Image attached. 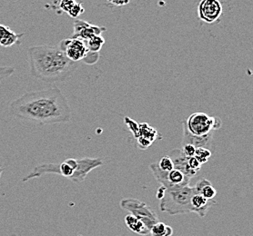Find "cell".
Listing matches in <instances>:
<instances>
[{
	"instance_id": "2e32d148",
	"label": "cell",
	"mask_w": 253,
	"mask_h": 236,
	"mask_svg": "<svg viewBox=\"0 0 253 236\" xmlns=\"http://www.w3.org/2000/svg\"><path fill=\"white\" fill-rule=\"evenodd\" d=\"M172 227L169 225H165L162 222H158L153 225L150 230V235L151 236H172Z\"/></svg>"
},
{
	"instance_id": "ba28073f",
	"label": "cell",
	"mask_w": 253,
	"mask_h": 236,
	"mask_svg": "<svg viewBox=\"0 0 253 236\" xmlns=\"http://www.w3.org/2000/svg\"><path fill=\"white\" fill-rule=\"evenodd\" d=\"M104 163L99 158L84 157L78 159V167L74 171L73 175L69 179L73 183H81L86 180V175L92 170L103 166Z\"/></svg>"
},
{
	"instance_id": "8992f818",
	"label": "cell",
	"mask_w": 253,
	"mask_h": 236,
	"mask_svg": "<svg viewBox=\"0 0 253 236\" xmlns=\"http://www.w3.org/2000/svg\"><path fill=\"white\" fill-rule=\"evenodd\" d=\"M58 47L61 51H63L67 58L76 63L82 61L88 53L86 41L74 37L60 41Z\"/></svg>"
},
{
	"instance_id": "f1b7e54d",
	"label": "cell",
	"mask_w": 253,
	"mask_h": 236,
	"mask_svg": "<svg viewBox=\"0 0 253 236\" xmlns=\"http://www.w3.org/2000/svg\"><path fill=\"white\" fill-rule=\"evenodd\" d=\"M107 1L110 4H113L114 6H125L129 2V0H107Z\"/></svg>"
},
{
	"instance_id": "83f0119b",
	"label": "cell",
	"mask_w": 253,
	"mask_h": 236,
	"mask_svg": "<svg viewBox=\"0 0 253 236\" xmlns=\"http://www.w3.org/2000/svg\"><path fill=\"white\" fill-rule=\"evenodd\" d=\"M10 29H11L10 28L6 27L5 25H0V42L4 39V37L6 36Z\"/></svg>"
},
{
	"instance_id": "5b68a950",
	"label": "cell",
	"mask_w": 253,
	"mask_h": 236,
	"mask_svg": "<svg viewBox=\"0 0 253 236\" xmlns=\"http://www.w3.org/2000/svg\"><path fill=\"white\" fill-rule=\"evenodd\" d=\"M120 204L123 210L140 220L149 230L156 223L160 222L155 212L144 202L134 198H125L121 200Z\"/></svg>"
},
{
	"instance_id": "603a6c76",
	"label": "cell",
	"mask_w": 253,
	"mask_h": 236,
	"mask_svg": "<svg viewBox=\"0 0 253 236\" xmlns=\"http://www.w3.org/2000/svg\"><path fill=\"white\" fill-rule=\"evenodd\" d=\"M99 53H93L88 51L86 54L85 58L82 60V62L86 64V65H95L99 60Z\"/></svg>"
},
{
	"instance_id": "484cf974",
	"label": "cell",
	"mask_w": 253,
	"mask_h": 236,
	"mask_svg": "<svg viewBox=\"0 0 253 236\" xmlns=\"http://www.w3.org/2000/svg\"><path fill=\"white\" fill-rule=\"evenodd\" d=\"M188 165L191 170H193L196 173H198L202 169V165L196 159L195 156L189 157L188 159Z\"/></svg>"
},
{
	"instance_id": "4fadbf2b",
	"label": "cell",
	"mask_w": 253,
	"mask_h": 236,
	"mask_svg": "<svg viewBox=\"0 0 253 236\" xmlns=\"http://www.w3.org/2000/svg\"><path fill=\"white\" fill-rule=\"evenodd\" d=\"M194 187L198 194L202 195L208 200H212L217 196V190L213 187L212 184L208 179H200Z\"/></svg>"
},
{
	"instance_id": "7a4b0ae2",
	"label": "cell",
	"mask_w": 253,
	"mask_h": 236,
	"mask_svg": "<svg viewBox=\"0 0 253 236\" xmlns=\"http://www.w3.org/2000/svg\"><path fill=\"white\" fill-rule=\"evenodd\" d=\"M27 54L30 75L46 83L53 84L66 81L79 67V63L71 61L57 46H30Z\"/></svg>"
},
{
	"instance_id": "44dd1931",
	"label": "cell",
	"mask_w": 253,
	"mask_h": 236,
	"mask_svg": "<svg viewBox=\"0 0 253 236\" xmlns=\"http://www.w3.org/2000/svg\"><path fill=\"white\" fill-rule=\"evenodd\" d=\"M160 169L164 172H170L174 169L173 163L169 156H163L160 161L158 162Z\"/></svg>"
},
{
	"instance_id": "9a60e30c",
	"label": "cell",
	"mask_w": 253,
	"mask_h": 236,
	"mask_svg": "<svg viewBox=\"0 0 253 236\" xmlns=\"http://www.w3.org/2000/svg\"><path fill=\"white\" fill-rule=\"evenodd\" d=\"M138 136L149 139L152 143L157 139L161 138V134H159L157 130H155L153 127H150V125H148L147 123L138 124V132L135 135V138H137Z\"/></svg>"
},
{
	"instance_id": "cb8c5ba5",
	"label": "cell",
	"mask_w": 253,
	"mask_h": 236,
	"mask_svg": "<svg viewBox=\"0 0 253 236\" xmlns=\"http://www.w3.org/2000/svg\"><path fill=\"white\" fill-rule=\"evenodd\" d=\"M15 73V68L12 67H0V82L10 77Z\"/></svg>"
},
{
	"instance_id": "7402d4cb",
	"label": "cell",
	"mask_w": 253,
	"mask_h": 236,
	"mask_svg": "<svg viewBox=\"0 0 253 236\" xmlns=\"http://www.w3.org/2000/svg\"><path fill=\"white\" fill-rule=\"evenodd\" d=\"M84 12H85V9L82 6V4L76 2L75 5L72 6V8L69 10L68 14H69V17H71L72 18H78Z\"/></svg>"
},
{
	"instance_id": "d4e9b609",
	"label": "cell",
	"mask_w": 253,
	"mask_h": 236,
	"mask_svg": "<svg viewBox=\"0 0 253 236\" xmlns=\"http://www.w3.org/2000/svg\"><path fill=\"white\" fill-rule=\"evenodd\" d=\"M136 142H137V147L139 149H148L151 144H153L149 139L145 138V137H141L138 136L136 138Z\"/></svg>"
},
{
	"instance_id": "4dcf8cb0",
	"label": "cell",
	"mask_w": 253,
	"mask_h": 236,
	"mask_svg": "<svg viewBox=\"0 0 253 236\" xmlns=\"http://www.w3.org/2000/svg\"><path fill=\"white\" fill-rule=\"evenodd\" d=\"M3 171H4V168H2V167H0V178H1V175H2V173H3Z\"/></svg>"
},
{
	"instance_id": "8fae6325",
	"label": "cell",
	"mask_w": 253,
	"mask_h": 236,
	"mask_svg": "<svg viewBox=\"0 0 253 236\" xmlns=\"http://www.w3.org/2000/svg\"><path fill=\"white\" fill-rule=\"evenodd\" d=\"M213 132L208 134L206 135L198 136L193 135L188 130L183 127V144H190L194 145L196 148L199 147H204L207 149L211 150V144H212Z\"/></svg>"
},
{
	"instance_id": "ac0fdd59",
	"label": "cell",
	"mask_w": 253,
	"mask_h": 236,
	"mask_svg": "<svg viewBox=\"0 0 253 236\" xmlns=\"http://www.w3.org/2000/svg\"><path fill=\"white\" fill-rule=\"evenodd\" d=\"M105 42L106 40L102 35H96L89 40L86 41V47L90 52L99 53Z\"/></svg>"
},
{
	"instance_id": "ffe728a7",
	"label": "cell",
	"mask_w": 253,
	"mask_h": 236,
	"mask_svg": "<svg viewBox=\"0 0 253 236\" xmlns=\"http://www.w3.org/2000/svg\"><path fill=\"white\" fill-rule=\"evenodd\" d=\"M194 156L198 161L203 165V164H206L209 161V159L211 158V150L207 149V148L199 147V148H196L195 156Z\"/></svg>"
},
{
	"instance_id": "9c48e42d",
	"label": "cell",
	"mask_w": 253,
	"mask_h": 236,
	"mask_svg": "<svg viewBox=\"0 0 253 236\" xmlns=\"http://www.w3.org/2000/svg\"><path fill=\"white\" fill-rule=\"evenodd\" d=\"M105 31H107V29L104 27L87 23L81 19H76L74 21V33L72 37L87 41L92 38L93 36L101 35Z\"/></svg>"
},
{
	"instance_id": "5bb4252c",
	"label": "cell",
	"mask_w": 253,
	"mask_h": 236,
	"mask_svg": "<svg viewBox=\"0 0 253 236\" xmlns=\"http://www.w3.org/2000/svg\"><path fill=\"white\" fill-rule=\"evenodd\" d=\"M125 224L127 228L134 233L138 234L139 236H146L150 235V230L146 227L143 223L133 216L131 214H127L125 217Z\"/></svg>"
},
{
	"instance_id": "277c9868",
	"label": "cell",
	"mask_w": 253,
	"mask_h": 236,
	"mask_svg": "<svg viewBox=\"0 0 253 236\" xmlns=\"http://www.w3.org/2000/svg\"><path fill=\"white\" fill-rule=\"evenodd\" d=\"M182 126L191 135L202 136L219 129L222 121L219 117L210 116L205 113H193L182 122Z\"/></svg>"
},
{
	"instance_id": "3957f363",
	"label": "cell",
	"mask_w": 253,
	"mask_h": 236,
	"mask_svg": "<svg viewBox=\"0 0 253 236\" xmlns=\"http://www.w3.org/2000/svg\"><path fill=\"white\" fill-rule=\"evenodd\" d=\"M198 194L195 187L190 185L177 190H167L161 200V210L171 215L194 213L190 203L191 197Z\"/></svg>"
},
{
	"instance_id": "7c38bea8",
	"label": "cell",
	"mask_w": 253,
	"mask_h": 236,
	"mask_svg": "<svg viewBox=\"0 0 253 236\" xmlns=\"http://www.w3.org/2000/svg\"><path fill=\"white\" fill-rule=\"evenodd\" d=\"M190 203L193 207L194 213H197L200 217H205L211 207L214 204H217V202L215 201L214 199L208 200L202 195L195 194L191 197Z\"/></svg>"
},
{
	"instance_id": "30bf717a",
	"label": "cell",
	"mask_w": 253,
	"mask_h": 236,
	"mask_svg": "<svg viewBox=\"0 0 253 236\" xmlns=\"http://www.w3.org/2000/svg\"><path fill=\"white\" fill-rule=\"evenodd\" d=\"M169 156L170 157V159L172 161L174 169H177L178 171H180L181 173H184L185 175L189 176L190 178L195 176L197 174V173L193 170H191L189 167V165H188L189 157L185 156L182 150L178 149V148L173 149L169 154Z\"/></svg>"
},
{
	"instance_id": "4316f807",
	"label": "cell",
	"mask_w": 253,
	"mask_h": 236,
	"mask_svg": "<svg viewBox=\"0 0 253 236\" xmlns=\"http://www.w3.org/2000/svg\"><path fill=\"white\" fill-rule=\"evenodd\" d=\"M181 150L187 157H192V156H195L196 147L192 144H183V147L181 148Z\"/></svg>"
},
{
	"instance_id": "6da1fadb",
	"label": "cell",
	"mask_w": 253,
	"mask_h": 236,
	"mask_svg": "<svg viewBox=\"0 0 253 236\" xmlns=\"http://www.w3.org/2000/svg\"><path fill=\"white\" fill-rule=\"evenodd\" d=\"M8 112L36 125L68 123L72 117L69 102L58 87L25 93L10 102Z\"/></svg>"
},
{
	"instance_id": "1f68e13d",
	"label": "cell",
	"mask_w": 253,
	"mask_h": 236,
	"mask_svg": "<svg viewBox=\"0 0 253 236\" xmlns=\"http://www.w3.org/2000/svg\"><path fill=\"white\" fill-rule=\"evenodd\" d=\"M11 236H17V234H13Z\"/></svg>"
},
{
	"instance_id": "e0dca14e",
	"label": "cell",
	"mask_w": 253,
	"mask_h": 236,
	"mask_svg": "<svg viewBox=\"0 0 253 236\" xmlns=\"http://www.w3.org/2000/svg\"><path fill=\"white\" fill-rule=\"evenodd\" d=\"M24 35H25L24 33L17 34L10 29L6 36L4 37V39L0 42V46H3V47H10L14 45H20L21 38L23 37Z\"/></svg>"
},
{
	"instance_id": "f546056e",
	"label": "cell",
	"mask_w": 253,
	"mask_h": 236,
	"mask_svg": "<svg viewBox=\"0 0 253 236\" xmlns=\"http://www.w3.org/2000/svg\"><path fill=\"white\" fill-rule=\"evenodd\" d=\"M165 192H166V188H165L164 186L161 185V186L158 188V191H157V195H156L157 199H158V200H161V199L163 198L164 195H165Z\"/></svg>"
},
{
	"instance_id": "52a82bcc",
	"label": "cell",
	"mask_w": 253,
	"mask_h": 236,
	"mask_svg": "<svg viewBox=\"0 0 253 236\" xmlns=\"http://www.w3.org/2000/svg\"><path fill=\"white\" fill-rule=\"evenodd\" d=\"M222 14L223 7L219 0H201L198 6L199 18L204 23L219 22Z\"/></svg>"
},
{
	"instance_id": "d6986e66",
	"label": "cell",
	"mask_w": 253,
	"mask_h": 236,
	"mask_svg": "<svg viewBox=\"0 0 253 236\" xmlns=\"http://www.w3.org/2000/svg\"><path fill=\"white\" fill-rule=\"evenodd\" d=\"M75 4L76 0H54L51 7L55 10H61L65 13H69Z\"/></svg>"
}]
</instances>
